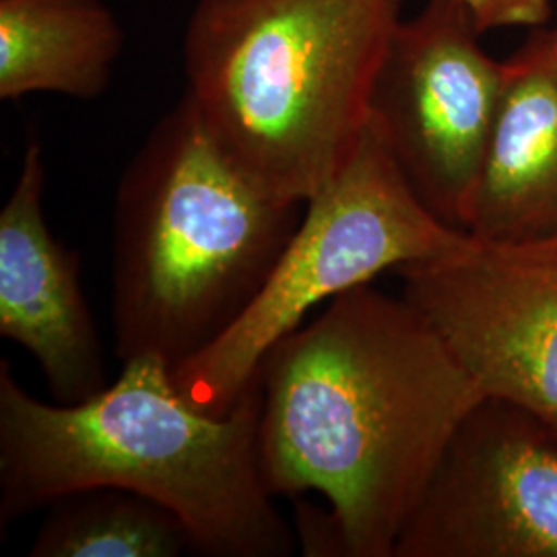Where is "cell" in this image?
Here are the masks:
<instances>
[{"label":"cell","instance_id":"obj_9","mask_svg":"<svg viewBox=\"0 0 557 557\" xmlns=\"http://www.w3.org/2000/svg\"><path fill=\"white\" fill-rule=\"evenodd\" d=\"M44 190V151L32 140L0 211V335L34 356L57 403H79L108 386L101 343L79 257L50 232Z\"/></svg>","mask_w":557,"mask_h":557},{"label":"cell","instance_id":"obj_6","mask_svg":"<svg viewBox=\"0 0 557 557\" xmlns=\"http://www.w3.org/2000/svg\"><path fill=\"white\" fill-rule=\"evenodd\" d=\"M479 38L458 0H428L398 23L368 112L418 199L460 232H469L506 85V62Z\"/></svg>","mask_w":557,"mask_h":557},{"label":"cell","instance_id":"obj_11","mask_svg":"<svg viewBox=\"0 0 557 557\" xmlns=\"http://www.w3.org/2000/svg\"><path fill=\"white\" fill-rule=\"evenodd\" d=\"M124 48L103 0H0V98L101 96Z\"/></svg>","mask_w":557,"mask_h":557},{"label":"cell","instance_id":"obj_5","mask_svg":"<svg viewBox=\"0 0 557 557\" xmlns=\"http://www.w3.org/2000/svg\"><path fill=\"white\" fill-rule=\"evenodd\" d=\"M269 281L244 317L209 349L174 368L180 393L227 413L269 349L329 304L380 273L455 250L469 232L440 221L413 193L368 122L354 153L314 197Z\"/></svg>","mask_w":557,"mask_h":557},{"label":"cell","instance_id":"obj_8","mask_svg":"<svg viewBox=\"0 0 557 557\" xmlns=\"http://www.w3.org/2000/svg\"><path fill=\"white\" fill-rule=\"evenodd\" d=\"M395 557H557V423L502 398L478 403Z\"/></svg>","mask_w":557,"mask_h":557},{"label":"cell","instance_id":"obj_4","mask_svg":"<svg viewBox=\"0 0 557 557\" xmlns=\"http://www.w3.org/2000/svg\"><path fill=\"white\" fill-rule=\"evenodd\" d=\"M403 0H200L186 98L269 195L306 202L349 160Z\"/></svg>","mask_w":557,"mask_h":557},{"label":"cell","instance_id":"obj_12","mask_svg":"<svg viewBox=\"0 0 557 557\" xmlns=\"http://www.w3.org/2000/svg\"><path fill=\"white\" fill-rule=\"evenodd\" d=\"M48 508L32 557H178L193 549L172 510L133 492L85 490Z\"/></svg>","mask_w":557,"mask_h":557},{"label":"cell","instance_id":"obj_10","mask_svg":"<svg viewBox=\"0 0 557 557\" xmlns=\"http://www.w3.org/2000/svg\"><path fill=\"white\" fill-rule=\"evenodd\" d=\"M557 232V32L539 29L506 60L469 234L527 239Z\"/></svg>","mask_w":557,"mask_h":557},{"label":"cell","instance_id":"obj_13","mask_svg":"<svg viewBox=\"0 0 557 557\" xmlns=\"http://www.w3.org/2000/svg\"><path fill=\"white\" fill-rule=\"evenodd\" d=\"M471 15L479 34L502 27H543L554 0H458Z\"/></svg>","mask_w":557,"mask_h":557},{"label":"cell","instance_id":"obj_2","mask_svg":"<svg viewBox=\"0 0 557 557\" xmlns=\"http://www.w3.org/2000/svg\"><path fill=\"white\" fill-rule=\"evenodd\" d=\"M259 374L227 413L184 397L172 366L122 361L119 379L79 403H44L0 361V531L85 490L153 499L184 522L193 552L289 557L296 539L259 467Z\"/></svg>","mask_w":557,"mask_h":557},{"label":"cell","instance_id":"obj_7","mask_svg":"<svg viewBox=\"0 0 557 557\" xmlns=\"http://www.w3.org/2000/svg\"><path fill=\"white\" fill-rule=\"evenodd\" d=\"M407 299L478 382L557 423V232L469 234L455 250L395 271Z\"/></svg>","mask_w":557,"mask_h":557},{"label":"cell","instance_id":"obj_3","mask_svg":"<svg viewBox=\"0 0 557 557\" xmlns=\"http://www.w3.org/2000/svg\"><path fill=\"white\" fill-rule=\"evenodd\" d=\"M299 207L260 188L184 96L120 178L112 232L120 361L153 356L174 370L220 341L271 277Z\"/></svg>","mask_w":557,"mask_h":557},{"label":"cell","instance_id":"obj_1","mask_svg":"<svg viewBox=\"0 0 557 557\" xmlns=\"http://www.w3.org/2000/svg\"><path fill=\"white\" fill-rule=\"evenodd\" d=\"M259 467L298 504L304 552L395 557L458 425L485 395L428 320L372 283L275 343L257 370Z\"/></svg>","mask_w":557,"mask_h":557}]
</instances>
